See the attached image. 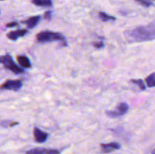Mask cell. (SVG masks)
<instances>
[{
  "instance_id": "4",
  "label": "cell",
  "mask_w": 155,
  "mask_h": 154,
  "mask_svg": "<svg viewBox=\"0 0 155 154\" xmlns=\"http://www.w3.org/2000/svg\"><path fill=\"white\" fill-rule=\"evenodd\" d=\"M129 110V105L125 102L120 103L117 106L114 110H107L106 111V115L110 118H117L123 115L126 114Z\"/></svg>"
},
{
  "instance_id": "3",
  "label": "cell",
  "mask_w": 155,
  "mask_h": 154,
  "mask_svg": "<svg viewBox=\"0 0 155 154\" xmlns=\"http://www.w3.org/2000/svg\"><path fill=\"white\" fill-rule=\"evenodd\" d=\"M0 63L3 65L7 69L15 74H21L24 72V69L18 66L12 59V56L8 54L0 56Z\"/></svg>"
},
{
  "instance_id": "12",
  "label": "cell",
  "mask_w": 155,
  "mask_h": 154,
  "mask_svg": "<svg viewBox=\"0 0 155 154\" xmlns=\"http://www.w3.org/2000/svg\"><path fill=\"white\" fill-rule=\"evenodd\" d=\"M32 3L42 7H51L52 5L51 0H32Z\"/></svg>"
},
{
  "instance_id": "5",
  "label": "cell",
  "mask_w": 155,
  "mask_h": 154,
  "mask_svg": "<svg viewBox=\"0 0 155 154\" xmlns=\"http://www.w3.org/2000/svg\"><path fill=\"white\" fill-rule=\"evenodd\" d=\"M23 86V83L19 79H8L0 85L2 90L18 91Z\"/></svg>"
},
{
  "instance_id": "15",
  "label": "cell",
  "mask_w": 155,
  "mask_h": 154,
  "mask_svg": "<svg viewBox=\"0 0 155 154\" xmlns=\"http://www.w3.org/2000/svg\"><path fill=\"white\" fill-rule=\"evenodd\" d=\"M132 83L133 84H136L139 86V88L141 89L142 91H145L146 89V87L145 85V83H144L143 80L142 79H131L130 80Z\"/></svg>"
},
{
  "instance_id": "21",
  "label": "cell",
  "mask_w": 155,
  "mask_h": 154,
  "mask_svg": "<svg viewBox=\"0 0 155 154\" xmlns=\"http://www.w3.org/2000/svg\"><path fill=\"white\" fill-rule=\"evenodd\" d=\"M0 1H3V0H0Z\"/></svg>"
},
{
  "instance_id": "20",
  "label": "cell",
  "mask_w": 155,
  "mask_h": 154,
  "mask_svg": "<svg viewBox=\"0 0 155 154\" xmlns=\"http://www.w3.org/2000/svg\"><path fill=\"white\" fill-rule=\"evenodd\" d=\"M18 124H19V122H12V123L9 124L8 126H9V127H13V126H15V125H18Z\"/></svg>"
},
{
  "instance_id": "1",
  "label": "cell",
  "mask_w": 155,
  "mask_h": 154,
  "mask_svg": "<svg viewBox=\"0 0 155 154\" xmlns=\"http://www.w3.org/2000/svg\"><path fill=\"white\" fill-rule=\"evenodd\" d=\"M127 39L131 42L153 41L155 39L154 23L145 26H140L126 33Z\"/></svg>"
},
{
  "instance_id": "16",
  "label": "cell",
  "mask_w": 155,
  "mask_h": 154,
  "mask_svg": "<svg viewBox=\"0 0 155 154\" xmlns=\"http://www.w3.org/2000/svg\"><path fill=\"white\" fill-rule=\"evenodd\" d=\"M138 3L141 5L142 6H145V7H150V6L153 5V2H150L149 0H136Z\"/></svg>"
},
{
  "instance_id": "17",
  "label": "cell",
  "mask_w": 155,
  "mask_h": 154,
  "mask_svg": "<svg viewBox=\"0 0 155 154\" xmlns=\"http://www.w3.org/2000/svg\"><path fill=\"white\" fill-rule=\"evenodd\" d=\"M92 45H93V46L95 47V48H103V47L104 46V42H102V41H98V42H95L92 43Z\"/></svg>"
},
{
  "instance_id": "14",
  "label": "cell",
  "mask_w": 155,
  "mask_h": 154,
  "mask_svg": "<svg viewBox=\"0 0 155 154\" xmlns=\"http://www.w3.org/2000/svg\"><path fill=\"white\" fill-rule=\"evenodd\" d=\"M98 14H99V18H101L103 22H107L108 21H115L116 20L115 17L107 14L104 13V12H99Z\"/></svg>"
},
{
  "instance_id": "6",
  "label": "cell",
  "mask_w": 155,
  "mask_h": 154,
  "mask_svg": "<svg viewBox=\"0 0 155 154\" xmlns=\"http://www.w3.org/2000/svg\"><path fill=\"white\" fill-rule=\"evenodd\" d=\"M58 149H48V148H33L27 151L26 154H59Z\"/></svg>"
},
{
  "instance_id": "11",
  "label": "cell",
  "mask_w": 155,
  "mask_h": 154,
  "mask_svg": "<svg viewBox=\"0 0 155 154\" xmlns=\"http://www.w3.org/2000/svg\"><path fill=\"white\" fill-rule=\"evenodd\" d=\"M17 61H18V64L21 66H22L23 68L27 69V68H31L32 66L30 60L25 55H18L17 57Z\"/></svg>"
},
{
  "instance_id": "9",
  "label": "cell",
  "mask_w": 155,
  "mask_h": 154,
  "mask_svg": "<svg viewBox=\"0 0 155 154\" xmlns=\"http://www.w3.org/2000/svg\"><path fill=\"white\" fill-rule=\"evenodd\" d=\"M101 151L104 153H109L112 151L117 150L120 148V145L117 142H112L109 143H101Z\"/></svg>"
},
{
  "instance_id": "7",
  "label": "cell",
  "mask_w": 155,
  "mask_h": 154,
  "mask_svg": "<svg viewBox=\"0 0 155 154\" xmlns=\"http://www.w3.org/2000/svg\"><path fill=\"white\" fill-rule=\"evenodd\" d=\"M33 137H34L35 141L37 143H43L46 141L48 139V134L46 132H44L42 130H40L38 128H33Z\"/></svg>"
},
{
  "instance_id": "13",
  "label": "cell",
  "mask_w": 155,
  "mask_h": 154,
  "mask_svg": "<svg viewBox=\"0 0 155 154\" xmlns=\"http://www.w3.org/2000/svg\"><path fill=\"white\" fill-rule=\"evenodd\" d=\"M145 82H146L147 85H148L149 88L155 87V74H154V72H152L151 75H149L146 79H145Z\"/></svg>"
},
{
  "instance_id": "2",
  "label": "cell",
  "mask_w": 155,
  "mask_h": 154,
  "mask_svg": "<svg viewBox=\"0 0 155 154\" xmlns=\"http://www.w3.org/2000/svg\"><path fill=\"white\" fill-rule=\"evenodd\" d=\"M36 41L40 43H45V42H54V41H58L62 42L64 46L68 45L67 40L64 36L61 33L58 32L49 31V30H44L38 33L36 36Z\"/></svg>"
},
{
  "instance_id": "8",
  "label": "cell",
  "mask_w": 155,
  "mask_h": 154,
  "mask_svg": "<svg viewBox=\"0 0 155 154\" xmlns=\"http://www.w3.org/2000/svg\"><path fill=\"white\" fill-rule=\"evenodd\" d=\"M27 33V30L25 29H21V30H13V31H10L9 33H7L8 39H11L12 41H16L19 38L23 37L25 36Z\"/></svg>"
},
{
  "instance_id": "10",
  "label": "cell",
  "mask_w": 155,
  "mask_h": 154,
  "mask_svg": "<svg viewBox=\"0 0 155 154\" xmlns=\"http://www.w3.org/2000/svg\"><path fill=\"white\" fill-rule=\"evenodd\" d=\"M40 19V15H36V16L30 17V18H28V19L26 20V21H22L21 23L26 24V25H27V27L28 29H33V27H35L38 24H39Z\"/></svg>"
},
{
  "instance_id": "19",
  "label": "cell",
  "mask_w": 155,
  "mask_h": 154,
  "mask_svg": "<svg viewBox=\"0 0 155 154\" xmlns=\"http://www.w3.org/2000/svg\"><path fill=\"white\" fill-rule=\"evenodd\" d=\"M18 23L15 22V21H14V22H11V23H8V24H6V27H15V26L18 25Z\"/></svg>"
},
{
  "instance_id": "18",
  "label": "cell",
  "mask_w": 155,
  "mask_h": 154,
  "mask_svg": "<svg viewBox=\"0 0 155 154\" xmlns=\"http://www.w3.org/2000/svg\"><path fill=\"white\" fill-rule=\"evenodd\" d=\"M43 18L46 20H50L51 18V11H47L46 12H45L43 14Z\"/></svg>"
}]
</instances>
